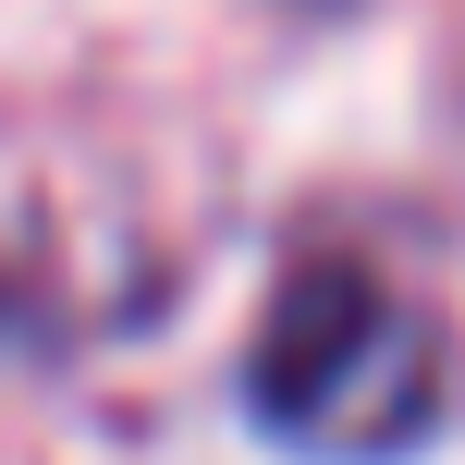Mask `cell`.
I'll list each match as a JSON object with an SVG mask.
<instances>
[{
    "mask_svg": "<svg viewBox=\"0 0 465 465\" xmlns=\"http://www.w3.org/2000/svg\"><path fill=\"white\" fill-rule=\"evenodd\" d=\"M429 392V343L380 282L306 270L257 331V404L306 441H392Z\"/></svg>",
    "mask_w": 465,
    "mask_h": 465,
    "instance_id": "1",
    "label": "cell"
}]
</instances>
